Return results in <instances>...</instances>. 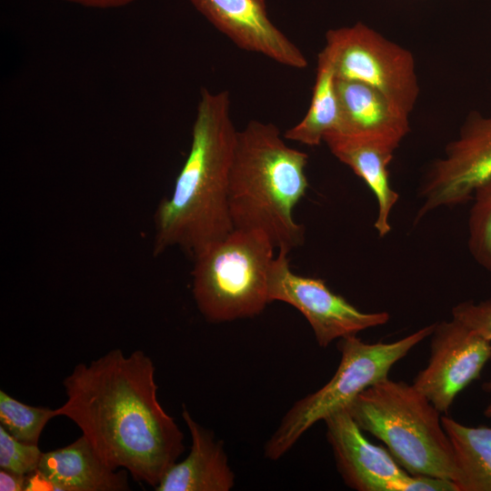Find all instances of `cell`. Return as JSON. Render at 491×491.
<instances>
[{
    "instance_id": "1",
    "label": "cell",
    "mask_w": 491,
    "mask_h": 491,
    "mask_svg": "<svg viewBox=\"0 0 491 491\" xmlns=\"http://www.w3.org/2000/svg\"><path fill=\"white\" fill-rule=\"evenodd\" d=\"M155 366L142 350L112 349L76 365L58 416L72 420L109 467L155 487L184 451V435L157 398Z\"/></svg>"
},
{
    "instance_id": "2",
    "label": "cell",
    "mask_w": 491,
    "mask_h": 491,
    "mask_svg": "<svg viewBox=\"0 0 491 491\" xmlns=\"http://www.w3.org/2000/svg\"><path fill=\"white\" fill-rule=\"evenodd\" d=\"M236 135L229 92L202 89L187 157L155 215V256L179 246L195 256L234 230L228 187Z\"/></svg>"
},
{
    "instance_id": "3",
    "label": "cell",
    "mask_w": 491,
    "mask_h": 491,
    "mask_svg": "<svg viewBox=\"0 0 491 491\" xmlns=\"http://www.w3.org/2000/svg\"><path fill=\"white\" fill-rule=\"evenodd\" d=\"M283 137L276 125L258 120L237 131L228 204L234 228L261 231L289 254L305 240L293 210L308 188V155Z\"/></svg>"
},
{
    "instance_id": "4",
    "label": "cell",
    "mask_w": 491,
    "mask_h": 491,
    "mask_svg": "<svg viewBox=\"0 0 491 491\" xmlns=\"http://www.w3.org/2000/svg\"><path fill=\"white\" fill-rule=\"evenodd\" d=\"M346 408L359 427L382 441L406 472L454 480L453 451L441 413L413 384L386 377Z\"/></svg>"
},
{
    "instance_id": "5",
    "label": "cell",
    "mask_w": 491,
    "mask_h": 491,
    "mask_svg": "<svg viewBox=\"0 0 491 491\" xmlns=\"http://www.w3.org/2000/svg\"><path fill=\"white\" fill-rule=\"evenodd\" d=\"M275 246L261 231L234 228L194 256L193 295L213 323L252 317L267 304Z\"/></svg>"
},
{
    "instance_id": "6",
    "label": "cell",
    "mask_w": 491,
    "mask_h": 491,
    "mask_svg": "<svg viewBox=\"0 0 491 491\" xmlns=\"http://www.w3.org/2000/svg\"><path fill=\"white\" fill-rule=\"evenodd\" d=\"M436 324L389 343H366L349 336L338 340L341 354L331 379L317 391L298 400L282 418L265 445V456L277 460L316 422L346 408L364 390L388 377L394 365L431 336Z\"/></svg>"
},
{
    "instance_id": "7",
    "label": "cell",
    "mask_w": 491,
    "mask_h": 491,
    "mask_svg": "<svg viewBox=\"0 0 491 491\" xmlns=\"http://www.w3.org/2000/svg\"><path fill=\"white\" fill-rule=\"evenodd\" d=\"M336 76L370 85L410 115L419 86L413 55L363 23L329 30Z\"/></svg>"
},
{
    "instance_id": "8",
    "label": "cell",
    "mask_w": 491,
    "mask_h": 491,
    "mask_svg": "<svg viewBox=\"0 0 491 491\" xmlns=\"http://www.w3.org/2000/svg\"><path fill=\"white\" fill-rule=\"evenodd\" d=\"M270 302L281 301L297 309L309 323L321 347L333 341L386 324V311L363 312L335 294L325 281L295 274L289 266L288 253L278 251L268 278Z\"/></svg>"
},
{
    "instance_id": "9",
    "label": "cell",
    "mask_w": 491,
    "mask_h": 491,
    "mask_svg": "<svg viewBox=\"0 0 491 491\" xmlns=\"http://www.w3.org/2000/svg\"><path fill=\"white\" fill-rule=\"evenodd\" d=\"M491 178V116L471 115L443 158L436 160L419 187L423 199L416 223L441 206L472 200L478 186Z\"/></svg>"
},
{
    "instance_id": "10",
    "label": "cell",
    "mask_w": 491,
    "mask_h": 491,
    "mask_svg": "<svg viewBox=\"0 0 491 491\" xmlns=\"http://www.w3.org/2000/svg\"><path fill=\"white\" fill-rule=\"evenodd\" d=\"M326 438L344 482L357 491H436L439 482L411 475L386 448L369 442L347 408L324 419Z\"/></svg>"
},
{
    "instance_id": "11",
    "label": "cell",
    "mask_w": 491,
    "mask_h": 491,
    "mask_svg": "<svg viewBox=\"0 0 491 491\" xmlns=\"http://www.w3.org/2000/svg\"><path fill=\"white\" fill-rule=\"evenodd\" d=\"M491 359V341L452 317L436 323L431 334L430 357L413 381L441 413L473 381L478 379Z\"/></svg>"
},
{
    "instance_id": "12",
    "label": "cell",
    "mask_w": 491,
    "mask_h": 491,
    "mask_svg": "<svg viewBox=\"0 0 491 491\" xmlns=\"http://www.w3.org/2000/svg\"><path fill=\"white\" fill-rule=\"evenodd\" d=\"M194 7L240 49L262 55L293 69L307 59L271 20L266 0H190Z\"/></svg>"
},
{
    "instance_id": "13",
    "label": "cell",
    "mask_w": 491,
    "mask_h": 491,
    "mask_svg": "<svg viewBox=\"0 0 491 491\" xmlns=\"http://www.w3.org/2000/svg\"><path fill=\"white\" fill-rule=\"evenodd\" d=\"M336 89L338 120L331 132L399 146L409 132L408 114L366 84L336 78Z\"/></svg>"
},
{
    "instance_id": "14",
    "label": "cell",
    "mask_w": 491,
    "mask_h": 491,
    "mask_svg": "<svg viewBox=\"0 0 491 491\" xmlns=\"http://www.w3.org/2000/svg\"><path fill=\"white\" fill-rule=\"evenodd\" d=\"M182 417L191 436L187 456L173 464L164 474L155 491H228L235 484L227 456L221 441L198 424L183 406Z\"/></svg>"
},
{
    "instance_id": "15",
    "label": "cell",
    "mask_w": 491,
    "mask_h": 491,
    "mask_svg": "<svg viewBox=\"0 0 491 491\" xmlns=\"http://www.w3.org/2000/svg\"><path fill=\"white\" fill-rule=\"evenodd\" d=\"M331 153L362 178L375 195L377 215L375 222L380 237L390 231L389 216L399 195L389 183L388 165L396 147L374 139L345 135L334 132L326 134L324 141Z\"/></svg>"
},
{
    "instance_id": "16",
    "label": "cell",
    "mask_w": 491,
    "mask_h": 491,
    "mask_svg": "<svg viewBox=\"0 0 491 491\" xmlns=\"http://www.w3.org/2000/svg\"><path fill=\"white\" fill-rule=\"evenodd\" d=\"M55 491H126V470L109 467L82 435L73 443L43 452L36 468Z\"/></svg>"
},
{
    "instance_id": "17",
    "label": "cell",
    "mask_w": 491,
    "mask_h": 491,
    "mask_svg": "<svg viewBox=\"0 0 491 491\" xmlns=\"http://www.w3.org/2000/svg\"><path fill=\"white\" fill-rule=\"evenodd\" d=\"M451 443L457 491H491V426H468L442 416Z\"/></svg>"
},
{
    "instance_id": "18",
    "label": "cell",
    "mask_w": 491,
    "mask_h": 491,
    "mask_svg": "<svg viewBox=\"0 0 491 491\" xmlns=\"http://www.w3.org/2000/svg\"><path fill=\"white\" fill-rule=\"evenodd\" d=\"M336 81L333 56L325 46L317 55L309 108L300 122L285 132V139L316 146L324 141L326 134L335 130L338 120Z\"/></svg>"
},
{
    "instance_id": "19",
    "label": "cell",
    "mask_w": 491,
    "mask_h": 491,
    "mask_svg": "<svg viewBox=\"0 0 491 491\" xmlns=\"http://www.w3.org/2000/svg\"><path fill=\"white\" fill-rule=\"evenodd\" d=\"M55 416L57 409L29 406L0 391V426L19 441L38 445L45 426Z\"/></svg>"
},
{
    "instance_id": "20",
    "label": "cell",
    "mask_w": 491,
    "mask_h": 491,
    "mask_svg": "<svg viewBox=\"0 0 491 491\" xmlns=\"http://www.w3.org/2000/svg\"><path fill=\"white\" fill-rule=\"evenodd\" d=\"M468 217V248L491 275V178L476 188Z\"/></svg>"
},
{
    "instance_id": "21",
    "label": "cell",
    "mask_w": 491,
    "mask_h": 491,
    "mask_svg": "<svg viewBox=\"0 0 491 491\" xmlns=\"http://www.w3.org/2000/svg\"><path fill=\"white\" fill-rule=\"evenodd\" d=\"M43 452L38 445L19 441L0 426V468L22 475L34 472Z\"/></svg>"
},
{
    "instance_id": "22",
    "label": "cell",
    "mask_w": 491,
    "mask_h": 491,
    "mask_svg": "<svg viewBox=\"0 0 491 491\" xmlns=\"http://www.w3.org/2000/svg\"><path fill=\"white\" fill-rule=\"evenodd\" d=\"M452 317L491 341V298L459 303L452 308Z\"/></svg>"
},
{
    "instance_id": "23",
    "label": "cell",
    "mask_w": 491,
    "mask_h": 491,
    "mask_svg": "<svg viewBox=\"0 0 491 491\" xmlns=\"http://www.w3.org/2000/svg\"><path fill=\"white\" fill-rule=\"evenodd\" d=\"M27 476L0 469L1 491H25Z\"/></svg>"
},
{
    "instance_id": "24",
    "label": "cell",
    "mask_w": 491,
    "mask_h": 491,
    "mask_svg": "<svg viewBox=\"0 0 491 491\" xmlns=\"http://www.w3.org/2000/svg\"><path fill=\"white\" fill-rule=\"evenodd\" d=\"M87 8L114 9L126 6L135 0H63Z\"/></svg>"
},
{
    "instance_id": "25",
    "label": "cell",
    "mask_w": 491,
    "mask_h": 491,
    "mask_svg": "<svg viewBox=\"0 0 491 491\" xmlns=\"http://www.w3.org/2000/svg\"><path fill=\"white\" fill-rule=\"evenodd\" d=\"M482 388L485 392L491 394V376L487 381L483 383Z\"/></svg>"
},
{
    "instance_id": "26",
    "label": "cell",
    "mask_w": 491,
    "mask_h": 491,
    "mask_svg": "<svg viewBox=\"0 0 491 491\" xmlns=\"http://www.w3.org/2000/svg\"><path fill=\"white\" fill-rule=\"evenodd\" d=\"M484 415L487 418H491V401L489 402V404L485 408Z\"/></svg>"
}]
</instances>
